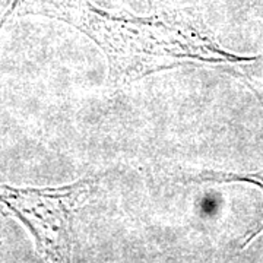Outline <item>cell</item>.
I'll use <instances>...</instances> for the list:
<instances>
[{"label": "cell", "mask_w": 263, "mask_h": 263, "mask_svg": "<svg viewBox=\"0 0 263 263\" xmlns=\"http://www.w3.org/2000/svg\"><path fill=\"white\" fill-rule=\"evenodd\" d=\"M19 15L59 19L95 41L108 60L113 85L142 79L183 65L253 62L218 46L214 37L184 12L138 18L98 9L89 0H19Z\"/></svg>", "instance_id": "6da1fadb"}, {"label": "cell", "mask_w": 263, "mask_h": 263, "mask_svg": "<svg viewBox=\"0 0 263 263\" xmlns=\"http://www.w3.org/2000/svg\"><path fill=\"white\" fill-rule=\"evenodd\" d=\"M92 186V180L46 189L0 184V212L28 228L38 253L46 260L66 262L72 256L75 211Z\"/></svg>", "instance_id": "7a4b0ae2"}, {"label": "cell", "mask_w": 263, "mask_h": 263, "mask_svg": "<svg viewBox=\"0 0 263 263\" xmlns=\"http://www.w3.org/2000/svg\"><path fill=\"white\" fill-rule=\"evenodd\" d=\"M200 180L203 181H215V183H228V181H246V183H252L256 184L263 190V170L262 171H257V173H249V174H233V173H209L202 176ZM263 231V224L254 228L252 231V234H249V237L246 238L245 245L243 247L249 245L254 237L260 234Z\"/></svg>", "instance_id": "3957f363"}]
</instances>
